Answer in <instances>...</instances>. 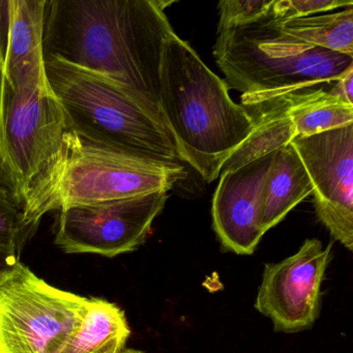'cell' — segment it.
I'll list each match as a JSON object with an SVG mask.
<instances>
[{"label":"cell","instance_id":"1","mask_svg":"<svg viewBox=\"0 0 353 353\" xmlns=\"http://www.w3.org/2000/svg\"><path fill=\"white\" fill-rule=\"evenodd\" d=\"M162 0H47L43 52L108 78L150 110L164 127L160 68L174 32ZM169 131V130H168Z\"/></svg>","mask_w":353,"mask_h":353},{"label":"cell","instance_id":"2","mask_svg":"<svg viewBox=\"0 0 353 353\" xmlns=\"http://www.w3.org/2000/svg\"><path fill=\"white\" fill-rule=\"evenodd\" d=\"M160 109L179 160L208 183L220 176L255 127L250 113L231 100L224 80L174 32L163 47Z\"/></svg>","mask_w":353,"mask_h":353},{"label":"cell","instance_id":"3","mask_svg":"<svg viewBox=\"0 0 353 353\" xmlns=\"http://www.w3.org/2000/svg\"><path fill=\"white\" fill-rule=\"evenodd\" d=\"M74 134L46 72L17 90L0 79V169L34 224L59 210Z\"/></svg>","mask_w":353,"mask_h":353},{"label":"cell","instance_id":"4","mask_svg":"<svg viewBox=\"0 0 353 353\" xmlns=\"http://www.w3.org/2000/svg\"><path fill=\"white\" fill-rule=\"evenodd\" d=\"M214 57L227 88L241 92L243 107L330 85L353 67V57L291 38L270 14L219 34Z\"/></svg>","mask_w":353,"mask_h":353},{"label":"cell","instance_id":"5","mask_svg":"<svg viewBox=\"0 0 353 353\" xmlns=\"http://www.w3.org/2000/svg\"><path fill=\"white\" fill-rule=\"evenodd\" d=\"M44 61L47 81L80 140L152 160H179L170 132L123 88L59 59Z\"/></svg>","mask_w":353,"mask_h":353},{"label":"cell","instance_id":"6","mask_svg":"<svg viewBox=\"0 0 353 353\" xmlns=\"http://www.w3.org/2000/svg\"><path fill=\"white\" fill-rule=\"evenodd\" d=\"M90 303L51 286L18 262L0 276V353L61 352Z\"/></svg>","mask_w":353,"mask_h":353},{"label":"cell","instance_id":"7","mask_svg":"<svg viewBox=\"0 0 353 353\" xmlns=\"http://www.w3.org/2000/svg\"><path fill=\"white\" fill-rule=\"evenodd\" d=\"M185 176V167L179 162L94 145L74 134L59 185V210L170 191Z\"/></svg>","mask_w":353,"mask_h":353},{"label":"cell","instance_id":"8","mask_svg":"<svg viewBox=\"0 0 353 353\" xmlns=\"http://www.w3.org/2000/svg\"><path fill=\"white\" fill-rule=\"evenodd\" d=\"M168 191L94 204L63 206L57 210L55 243L68 254L115 257L136 251L152 232L164 210Z\"/></svg>","mask_w":353,"mask_h":353},{"label":"cell","instance_id":"9","mask_svg":"<svg viewBox=\"0 0 353 353\" xmlns=\"http://www.w3.org/2000/svg\"><path fill=\"white\" fill-rule=\"evenodd\" d=\"M330 259L332 245L309 239L290 257L265 264L255 307L272 320L276 332L293 334L314 325Z\"/></svg>","mask_w":353,"mask_h":353},{"label":"cell","instance_id":"10","mask_svg":"<svg viewBox=\"0 0 353 353\" xmlns=\"http://www.w3.org/2000/svg\"><path fill=\"white\" fill-rule=\"evenodd\" d=\"M313 185L320 222L349 251L353 250V125L290 142Z\"/></svg>","mask_w":353,"mask_h":353},{"label":"cell","instance_id":"11","mask_svg":"<svg viewBox=\"0 0 353 353\" xmlns=\"http://www.w3.org/2000/svg\"><path fill=\"white\" fill-rule=\"evenodd\" d=\"M274 152L221 172L212 216L216 236L226 251L252 255L265 234L264 188Z\"/></svg>","mask_w":353,"mask_h":353},{"label":"cell","instance_id":"12","mask_svg":"<svg viewBox=\"0 0 353 353\" xmlns=\"http://www.w3.org/2000/svg\"><path fill=\"white\" fill-rule=\"evenodd\" d=\"M47 0H0V79L13 90L45 75Z\"/></svg>","mask_w":353,"mask_h":353},{"label":"cell","instance_id":"13","mask_svg":"<svg viewBox=\"0 0 353 353\" xmlns=\"http://www.w3.org/2000/svg\"><path fill=\"white\" fill-rule=\"evenodd\" d=\"M312 192L311 179L292 145L289 143L276 150L264 188V232L282 222Z\"/></svg>","mask_w":353,"mask_h":353},{"label":"cell","instance_id":"14","mask_svg":"<svg viewBox=\"0 0 353 353\" xmlns=\"http://www.w3.org/2000/svg\"><path fill=\"white\" fill-rule=\"evenodd\" d=\"M243 108L253 119L254 131L225 163L222 171L237 168L272 154L296 137L294 125L287 112L285 96L261 101Z\"/></svg>","mask_w":353,"mask_h":353},{"label":"cell","instance_id":"15","mask_svg":"<svg viewBox=\"0 0 353 353\" xmlns=\"http://www.w3.org/2000/svg\"><path fill=\"white\" fill-rule=\"evenodd\" d=\"M283 96L296 136H312L353 125V105L334 94L332 84Z\"/></svg>","mask_w":353,"mask_h":353},{"label":"cell","instance_id":"16","mask_svg":"<svg viewBox=\"0 0 353 353\" xmlns=\"http://www.w3.org/2000/svg\"><path fill=\"white\" fill-rule=\"evenodd\" d=\"M130 334L125 312L117 303L92 297L81 324L59 353H106L125 346Z\"/></svg>","mask_w":353,"mask_h":353},{"label":"cell","instance_id":"17","mask_svg":"<svg viewBox=\"0 0 353 353\" xmlns=\"http://www.w3.org/2000/svg\"><path fill=\"white\" fill-rule=\"evenodd\" d=\"M280 23L283 32L295 40L353 57V6L338 13L319 14Z\"/></svg>","mask_w":353,"mask_h":353},{"label":"cell","instance_id":"18","mask_svg":"<svg viewBox=\"0 0 353 353\" xmlns=\"http://www.w3.org/2000/svg\"><path fill=\"white\" fill-rule=\"evenodd\" d=\"M38 227L26 216L0 169V248L19 257Z\"/></svg>","mask_w":353,"mask_h":353},{"label":"cell","instance_id":"19","mask_svg":"<svg viewBox=\"0 0 353 353\" xmlns=\"http://www.w3.org/2000/svg\"><path fill=\"white\" fill-rule=\"evenodd\" d=\"M274 0H223L218 5V34L256 23L270 15Z\"/></svg>","mask_w":353,"mask_h":353},{"label":"cell","instance_id":"20","mask_svg":"<svg viewBox=\"0 0 353 353\" xmlns=\"http://www.w3.org/2000/svg\"><path fill=\"white\" fill-rule=\"evenodd\" d=\"M352 6V0H274L270 15L285 22Z\"/></svg>","mask_w":353,"mask_h":353},{"label":"cell","instance_id":"21","mask_svg":"<svg viewBox=\"0 0 353 353\" xmlns=\"http://www.w3.org/2000/svg\"><path fill=\"white\" fill-rule=\"evenodd\" d=\"M334 94L353 105V67L332 84Z\"/></svg>","mask_w":353,"mask_h":353},{"label":"cell","instance_id":"22","mask_svg":"<svg viewBox=\"0 0 353 353\" xmlns=\"http://www.w3.org/2000/svg\"><path fill=\"white\" fill-rule=\"evenodd\" d=\"M19 262V257L12 252L0 248V276L11 272Z\"/></svg>","mask_w":353,"mask_h":353},{"label":"cell","instance_id":"23","mask_svg":"<svg viewBox=\"0 0 353 353\" xmlns=\"http://www.w3.org/2000/svg\"><path fill=\"white\" fill-rule=\"evenodd\" d=\"M123 349H125V345H117V346L113 347L110 350L107 351L106 353H121Z\"/></svg>","mask_w":353,"mask_h":353},{"label":"cell","instance_id":"24","mask_svg":"<svg viewBox=\"0 0 353 353\" xmlns=\"http://www.w3.org/2000/svg\"><path fill=\"white\" fill-rule=\"evenodd\" d=\"M121 353H143L142 351L136 350V349H123Z\"/></svg>","mask_w":353,"mask_h":353}]
</instances>
